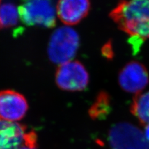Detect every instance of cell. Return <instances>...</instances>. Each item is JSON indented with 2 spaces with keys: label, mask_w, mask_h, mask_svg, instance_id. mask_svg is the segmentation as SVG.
<instances>
[{
  "label": "cell",
  "mask_w": 149,
  "mask_h": 149,
  "mask_svg": "<svg viewBox=\"0 0 149 149\" xmlns=\"http://www.w3.org/2000/svg\"><path fill=\"white\" fill-rule=\"evenodd\" d=\"M111 149H149V143L138 127L129 123L114 125L109 132Z\"/></svg>",
  "instance_id": "cell-4"
},
{
  "label": "cell",
  "mask_w": 149,
  "mask_h": 149,
  "mask_svg": "<svg viewBox=\"0 0 149 149\" xmlns=\"http://www.w3.org/2000/svg\"><path fill=\"white\" fill-rule=\"evenodd\" d=\"M130 111L141 124L146 125L149 123V91L137 94L130 106Z\"/></svg>",
  "instance_id": "cell-10"
},
{
  "label": "cell",
  "mask_w": 149,
  "mask_h": 149,
  "mask_svg": "<svg viewBox=\"0 0 149 149\" xmlns=\"http://www.w3.org/2000/svg\"><path fill=\"white\" fill-rule=\"evenodd\" d=\"M55 82L61 90L81 91L88 85L89 74L81 62L71 60L59 65L55 73Z\"/></svg>",
  "instance_id": "cell-6"
},
{
  "label": "cell",
  "mask_w": 149,
  "mask_h": 149,
  "mask_svg": "<svg viewBox=\"0 0 149 149\" xmlns=\"http://www.w3.org/2000/svg\"><path fill=\"white\" fill-rule=\"evenodd\" d=\"M90 9V0H58L57 13L65 24L74 25L88 15Z\"/></svg>",
  "instance_id": "cell-9"
},
{
  "label": "cell",
  "mask_w": 149,
  "mask_h": 149,
  "mask_svg": "<svg viewBox=\"0 0 149 149\" xmlns=\"http://www.w3.org/2000/svg\"><path fill=\"white\" fill-rule=\"evenodd\" d=\"M27 110V101L19 93L11 90L0 91V118L17 122L24 117Z\"/></svg>",
  "instance_id": "cell-8"
},
{
  "label": "cell",
  "mask_w": 149,
  "mask_h": 149,
  "mask_svg": "<svg viewBox=\"0 0 149 149\" xmlns=\"http://www.w3.org/2000/svg\"><path fill=\"white\" fill-rule=\"evenodd\" d=\"M144 136H145L147 141L149 143V123L146 124L145 126V130H144Z\"/></svg>",
  "instance_id": "cell-13"
},
{
  "label": "cell",
  "mask_w": 149,
  "mask_h": 149,
  "mask_svg": "<svg viewBox=\"0 0 149 149\" xmlns=\"http://www.w3.org/2000/svg\"><path fill=\"white\" fill-rule=\"evenodd\" d=\"M0 2H1V0H0Z\"/></svg>",
  "instance_id": "cell-15"
},
{
  "label": "cell",
  "mask_w": 149,
  "mask_h": 149,
  "mask_svg": "<svg viewBox=\"0 0 149 149\" xmlns=\"http://www.w3.org/2000/svg\"><path fill=\"white\" fill-rule=\"evenodd\" d=\"M111 110L109 95L104 91H101L96 97L94 103L90 107L89 115L94 120L104 119Z\"/></svg>",
  "instance_id": "cell-11"
},
{
  "label": "cell",
  "mask_w": 149,
  "mask_h": 149,
  "mask_svg": "<svg viewBox=\"0 0 149 149\" xmlns=\"http://www.w3.org/2000/svg\"><path fill=\"white\" fill-rule=\"evenodd\" d=\"M20 149H37L36 147H28V146H23Z\"/></svg>",
  "instance_id": "cell-14"
},
{
  "label": "cell",
  "mask_w": 149,
  "mask_h": 149,
  "mask_svg": "<svg viewBox=\"0 0 149 149\" xmlns=\"http://www.w3.org/2000/svg\"><path fill=\"white\" fill-rule=\"evenodd\" d=\"M37 141V135L33 130L27 131L24 125L0 118V149L36 147Z\"/></svg>",
  "instance_id": "cell-5"
},
{
  "label": "cell",
  "mask_w": 149,
  "mask_h": 149,
  "mask_svg": "<svg viewBox=\"0 0 149 149\" xmlns=\"http://www.w3.org/2000/svg\"><path fill=\"white\" fill-rule=\"evenodd\" d=\"M18 9L11 3L3 4L0 8V29H8L18 25Z\"/></svg>",
  "instance_id": "cell-12"
},
{
  "label": "cell",
  "mask_w": 149,
  "mask_h": 149,
  "mask_svg": "<svg viewBox=\"0 0 149 149\" xmlns=\"http://www.w3.org/2000/svg\"><path fill=\"white\" fill-rule=\"evenodd\" d=\"M110 17L134 44L149 38V0H121Z\"/></svg>",
  "instance_id": "cell-1"
},
{
  "label": "cell",
  "mask_w": 149,
  "mask_h": 149,
  "mask_svg": "<svg viewBox=\"0 0 149 149\" xmlns=\"http://www.w3.org/2000/svg\"><path fill=\"white\" fill-rule=\"evenodd\" d=\"M80 45L77 32L68 26L56 29L50 37L48 55L53 63L59 65L71 61L76 55Z\"/></svg>",
  "instance_id": "cell-2"
},
{
  "label": "cell",
  "mask_w": 149,
  "mask_h": 149,
  "mask_svg": "<svg viewBox=\"0 0 149 149\" xmlns=\"http://www.w3.org/2000/svg\"><path fill=\"white\" fill-rule=\"evenodd\" d=\"M119 83L124 91L136 94L140 93L149 83L147 68L136 61L127 63L119 72Z\"/></svg>",
  "instance_id": "cell-7"
},
{
  "label": "cell",
  "mask_w": 149,
  "mask_h": 149,
  "mask_svg": "<svg viewBox=\"0 0 149 149\" xmlns=\"http://www.w3.org/2000/svg\"><path fill=\"white\" fill-rule=\"evenodd\" d=\"M18 12L27 26L52 28L55 25L56 10L52 0H21Z\"/></svg>",
  "instance_id": "cell-3"
}]
</instances>
